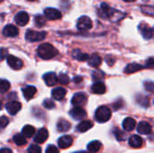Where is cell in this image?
I'll use <instances>...</instances> for the list:
<instances>
[{
	"instance_id": "1",
	"label": "cell",
	"mask_w": 154,
	"mask_h": 153,
	"mask_svg": "<svg viewBox=\"0 0 154 153\" xmlns=\"http://www.w3.org/2000/svg\"><path fill=\"white\" fill-rule=\"evenodd\" d=\"M98 14L100 17L105 18V19H108L110 21H118L125 15V14L121 13L120 11H117L116 9L111 8L106 3L101 4V6L98 10Z\"/></svg>"
},
{
	"instance_id": "2",
	"label": "cell",
	"mask_w": 154,
	"mask_h": 153,
	"mask_svg": "<svg viewBox=\"0 0 154 153\" xmlns=\"http://www.w3.org/2000/svg\"><path fill=\"white\" fill-rule=\"evenodd\" d=\"M37 53L42 60H51L58 54V50L50 43H42L38 47Z\"/></svg>"
},
{
	"instance_id": "3",
	"label": "cell",
	"mask_w": 154,
	"mask_h": 153,
	"mask_svg": "<svg viewBox=\"0 0 154 153\" xmlns=\"http://www.w3.org/2000/svg\"><path fill=\"white\" fill-rule=\"evenodd\" d=\"M111 116H112L111 110L107 106H99L97 109L96 114H95L96 120L98 123H106V122L109 121Z\"/></svg>"
},
{
	"instance_id": "4",
	"label": "cell",
	"mask_w": 154,
	"mask_h": 153,
	"mask_svg": "<svg viewBox=\"0 0 154 153\" xmlns=\"http://www.w3.org/2000/svg\"><path fill=\"white\" fill-rule=\"evenodd\" d=\"M46 37L45 32H36L32 30H28L25 33V38L29 41H42Z\"/></svg>"
},
{
	"instance_id": "5",
	"label": "cell",
	"mask_w": 154,
	"mask_h": 153,
	"mask_svg": "<svg viewBox=\"0 0 154 153\" xmlns=\"http://www.w3.org/2000/svg\"><path fill=\"white\" fill-rule=\"evenodd\" d=\"M77 27L80 31H88L92 28V21L88 16L83 15L79 18L77 23Z\"/></svg>"
},
{
	"instance_id": "6",
	"label": "cell",
	"mask_w": 154,
	"mask_h": 153,
	"mask_svg": "<svg viewBox=\"0 0 154 153\" xmlns=\"http://www.w3.org/2000/svg\"><path fill=\"white\" fill-rule=\"evenodd\" d=\"M6 60H7V64L9 65V67L14 70H19L23 66V61L19 58H17L14 55H8L6 57Z\"/></svg>"
},
{
	"instance_id": "7",
	"label": "cell",
	"mask_w": 154,
	"mask_h": 153,
	"mask_svg": "<svg viewBox=\"0 0 154 153\" xmlns=\"http://www.w3.org/2000/svg\"><path fill=\"white\" fill-rule=\"evenodd\" d=\"M44 17L48 20H59L61 18V13L55 8H46L44 10Z\"/></svg>"
},
{
	"instance_id": "8",
	"label": "cell",
	"mask_w": 154,
	"mask_h": 153,
	"mask_svg": "<svg viewBox=\"0 0 154 153\" xmlns=\"http://www.w3.org/2000/svg\"><path fill=\"white\" fill-rule=\"evenodd\" d=\"M70 116L75 120H82L87 116L86 111L81 106H75L69 111Z\"/></svg>"
},
{
	"instance_id": "9",
	"label": "cell",
	"mask_w": 154,
	"mask_h": 153,
	"mask_svg": "<svg viewBox=\"0 0 154 153\" xmlns=\"http://www.w3.org/2000/svg\"><path fill=\"white\" fill-rule=\"evenodd\" d=\"M87 96L84 93H77L71 99V104L75 106H82L87 103Z\"/></svg>"
},
{
	"instance_id": "10",
	"label": "cell",
	"mask_w": 154,
	"mask_h": 153,
	"mask_svg": "<svg viewBox=\"0 0 154 153\" xmlns=\"http://www.w3.org/2000/svg\"><path fill=\"white\" fill-rule=\"evenodd\" d=\"M5 108H6V111L11 115H14L21 110L22 105H21V103H19L17 101H11V102H8L6 104Z\"/></svg>"
},
{
	"instance_id": "11",
	"label": "cell",
	"mask_w": 154,
	"mask_h": 153,
	"mask_svg": "<svg viewBox=\"0 0 154 153\" xmlns=\"http://www.w3.org/2000/svg\"><path fill=\"white\" fill-rule=\"evenodd\" d=\"M15 23L20 26H24L29 22V15L26 12H19L14 16Z\"/></svg>"
},
{
	"instance_id": "12",
	"label": "cell",
	"mask_w": 154,
	"mask_h": 153,
	"mask_svg": "<svg viewBox=\"0 0 154 153\" xmlns=\"http://www.w3.org/2000/svg\"><path fill=\"white\" fill-rule=\"evenodd\" d=\"M18 33L19 32L17 27L13 24H7L3 29V34L6 37H15L18 35Z\"/></svg>"
},
{
	"instance_id": "13",
	"label": "cell",
	"mask_w": 154,
	"mask_h": 153,
	"mask_svg": "<svg viewBox=\"0 0 154 153\" xmlns=\"http://www.w3.org/2000/svg\"><path fill=\"white\" fill-rule=\"evenodd\" d=\"M42 78H43L45 84L49 87H52L58 82V77L53 72H48V73L44 74Z\"/></svg>"
},
{
	"instance_id": "14",
	"label": "cell",
	"mask_w": 154,
	"mask_h": 153,
	"mask_svg": "<svg viewBox=\"0 0 154 153\" xmlns=\"http://www.w3.org/2000/svg\"><path fill=\"white\" fill-rule=\"evenodd\" d=\"M59 147L60 149H68L69 148L72 143H73V139L71 136H69V135H65V136H62L59 139Z\"/></svg>"
},
{
	"instance_id": "15",
	"label": "cell",
	"mask_w": 154,
	"mask_h": 153,
	"mask_svg": "<svg viewBox=\"0 0 154 153\" xmlns=\"http://www.w3.org/2000/svg\"><path fill=\"white\" fill-rule=\"evenodd\" d=\"M48 137H49V133H48L47 129L42 128L39 130L38 133L34 137V142L36 143H43L48 139Z\"/></svg>"
},
{
	"instance_id": "16",
	"label": "cell",
	"mask_w": 154,
	"mask_h": 153,
	"mask_svg": "<svg viewBox=\"0 0 154 153\" xmlns=\"http://www.w3.org/2000/svg\"><path fill=\"white\" fill-rule=\"evenodd\" d=\"M36 92H37V89L33 86H26L25 87L23 88V95L26 100L32 99L36 94Z\"/></svg>"
},
{
	"instance_id": "17",
	"label": "cell",
	"mask_w": 154,
	"mask_h": 153,
	"mask_svg": "<svg viewBox=\"0 0 154 153\" xmlns=\"http://www.w3.org/2000/svg\"><path fill=\"white\" fill-rule=\"evenodd\" d=\"M139 28H140L142 35L143 36L144 39L150 40V39L152 38V36H153V29L151 26L146 25V24H142Z\"/></svg>"
},
{
	"instance_id": "18",
	"label": "cell",
	"mask_w": 154,
	"mask_h": 153,
	"mask_svg": "<svg viewBox=\"0 0 154 153\" xmlns=\"http://www.w3.org/2000/svg\"><path fill=\"white\" fill-rule=\"evenodd\" d=\"M137 132L140 133V134H149L152 133V126L149 123L147 122H141L139 124H138V127H137Z\"/></svg>"
},
{
	"instance_id": "19",
	"label": "cell",
	"mask_w": 154,
	"mask_h": 153,
	"mask_svg": "<svg viewBox=\"0 0 154 153\" xmlns=\"http://www.w3.org/2000/svg\"><path fill=\"white\" fill-rule=\"evenodd\" d=\"M66 89L63 87H56L51 91V96L55 100H62L66 96Z\"/></svg>"
},
{
	"instance_id": "20",
	"label": "cell",
	"mask_w": 154,
	"mask_h": 153,
	"mask_svg": "<svg viewBox=\"0 0 154 153\" xmlns=\"http://www.w3.org/2000/svg\"><path fill=\"white\" fill-rule=\"evenodd\" d=\"M136 125V122L134 119L131 118V117H127L124 120L123 122V128L126 131V132H131L135 128Z\"/></svg>"
},
{
	"instance_id": "21",
	"label": "cell",
	"mask_w": 154,
	"mask_h": 153,
	"mask_svg": "<svg viewBox=\"0 0 154 153\" xmlns=\"http://www.w3.org/2000/svg\"><path fill=\"white\" fill-rule=\"evenodd\" d=\"M106 85L102 82H97L91 87V91L97 95H102L106 92Z\"/></svg>"
},
{
	"instance_id": "22",
	"label": "cell",
	"mask_w": 154,
	"mask_h": 153,
	"mask_svg": "<svg viewBox=\"0 0 154 153\" xmlns=\"http://www.w3.org/2000/svg\"><path fill=\"white\" fill-rule=\"evenodd\" d=\"M129 145L133 148H141L143 146V139L138 135H133L129 139Z\"/></svg>"
},
{
	"instance_id": "23",
	"label": "cell",
	"mask_w": 154,
	"mask_h": 153,
	"mask_svg": "<svg viewBox=\"0 0 154 153\" xmlns=\"http://www.w3.org/2000/svg\"><path fill=\"white\" fill-rule=\"evenodd\" d=\"M93 127V123L91 121L86 120V121H82L78 126H77V130L79 133H85L87 131H88L90 128Z\"/></svg>"
},
{
	"instance_id": "24",
	"label": "cell",
	"mask_w": 154,
	"mask_h": 153,
	"mask_svg": "<svg viewBox=\"0 0 154 153\" xmlns=\"http://www.w3.org/2000/svg\"><path fill=\"white\" fill-rule=\"evenodd\" d=\"M144 67L142 66L141 64H138V63H131V64H128L127 67L125 68V72L127 73V74H131V73H134L136 71H139L141 69H143Z\"/></svg>"
},
{
	"instance_id": "25",
	"label": "cell",
	"mask_w": 154,
	"mask_h": 153,
	"mask_svg": "<svg viewBox=\"0 0 154 153\" xmlns=\"http://www.w3.org/2000/svg\"><path fill=\"white\" fill-rule=\"evenodd\" d=\"M88 64H89V66L94 67V68L98 67V66L101 64V62H102L101 57H100L99 55H97V54H93L92 56L88 57Z\"/></svg>"
},
{
	"instance_id": "26",
	"label": "cell",
	"mask_w": 154,
	"mask_h": 153,
	"mask_svg": "<svg viewBox=\"0 0 154 153\" xmlns=\"http://www.w3.org/2000/svg\"><path fill=\"white\" fill-rule=\"evenodd\" d=\"M70 124L66 121V120H60L57 124V129L59 132H61V133H64V132H67L70 129Z\"/></svg>"
},
{
	"instance_id": "27",
	"label": "cell",
	"mask_w": 154,
	"mask_h": 153,
	"mask_svg": "<svg viewBox=\"0 0 154 153\" xmlns=\"http://www.w3.org/2000/svg\"><path fill=\"white\" fill-rule=\"evenodd\" d=\"M22 133L24 137L26 138H31L32 136H33V134L35 133V129L33 126L32 125H25L23 130H22Z\"/></svg>"
},
{
	"instance_id": "28",
	"label": "cell",
	"mask_w": 154,
	"mask_h": 153,
	"mask_svg": "<svg viewBox=\"0 0 154 153\" xmlns=\"http://www.w3.org/2000/svg\"><path fill=\"white\" fill-rule=\"evenodd\" d=\"M102 144L100 142L98 141H93L91 142L88 145V150L89 152H97L100 148H101Z\"/></svg>"
},
{
	"instance_id": "29",
	"label": "cell",
	"mask_w": 154,
	"mask_h": 153,
	"mask_svg": "<svg viewBox=\"0 0 154 153\" xmlns=\"http://www.w3.org/2000/svg\"><path fill=\"white\" fill-rule=\"evenodd\" d=\"M73 58L76 59L77 60H79V61H85L88 59V55L86 54V53H83L82 51H80L79 50H75L73 51Z\"/></svg>"
},
{
	"instance_id": "30",
	"label": "cell",
	"mask_w": 154,
	"mask_h": 153,
	"mask_svg": "<svg viewBox=\"0 0 154 153\" xmlns=\"http://www.w3.org/2000/svg\"><path fill=\"white\" fill-rule=\"evenodd\" d=\"M13 141L14 142V143L17 146H23V145H24L26 143V140H25L24 136L23 134H20V133L15 134L13 137Z\"/></svg>"
},
{
	"instance_id": "31",
	"label": "cell",
	"mask_w": 154,
	"mask_h": 153,
	"mask_svg": "<svg viewBox=\"0 0 154 153\" xmlns=\"http://www.w3.org/2000/svg\"><path fill=\"white\" fill-rule=\"evenodd\" d=\"M10 88V83L5 79H0V93H5Z\"/></svg>"
},
{
	"instance_id": "32",
	"label": "cell",
	"mask_w": 154,
	"mask_h": 153,
	"mask_svg": "<svg viewBox=\"0 0 154 153\" xmlns=\"http://www.w3.org/2000/svg\"><path fill=\"white\" fill-rule=\"evenodd\" d=\"M34 23H35V25L37 27H42L46 23L45 17L41 15V14H37L34 18Z\"/></svg>"
},
{
	"instance_id": "33",
	"label": "cell",
	"mask_w": 154,
	"mask_h": 153,
	"mask_svg": "<svg viewBox=\"0 0 154 153\" xmlns=\"http://www.w3.org/2000/svg\"><path fill=\"white\" fill-rule=\"evenodd\" d=\"M58 81L62 85H67L69 83V78L67 74L61 73V74H60V76L58 78Z\"/></svg>"
},
{
	"instance_id": "34",
	"label": "cell",
	"mask_w": 154,
	"mask_h": 153,
	"mask_svg": "<svg viewBox=\"0 0 154 153\" xmlns=\"http://www.w3.org/2000/svg\"><path fill=\"white\" fill-rule=\"evenodd\" d=\"M28 153H42V149L40 146L38 145H32L29 147L28 151H27Z\"/></svg>"
},
{
	"instance_id": "35",
	"label": "cell",
	"mask_w": 154,
	"mask_h": 153,
	"mask_svg": "<svg viewBox=\"0 0 154 153\" xmlns=\"http://www.w3.org/2000/svg\"><path fill=\"white\" fill-rule=\"evenodd\" d=\"M43 106H44L45 108H47V109H52V108L55 107V104H54V102H53L52 100H51V99H46V100H44V102H43Z\"/></svg>"
},
{
	"instance_id": "36",
	"label": "cell",
	"mask_w": 154,
	"mask_h": 153,
	"mask_svg": "<svg viewBox=\"0 0 154 153\" xmlns=\"http://www.w3.org/2000/svg\"><path fill=\"white\" fill-rule=\"evenodd\" d=\"M9 120L6 116H1L0 117V128H5L8 125Z\"/></svg>"
},
{
	"instance_id": "37",
	"label": "cell",
	"mask_w": 154,
	"mask_h": 153,
	"mask_svg": "<svg viewBox=\"0 0 154 153\" xmlns=\"http://www.w3.org/2000/svg\"><path fill=\"white\" fill-rule=\"evenodd\" d=\"M92 77L94 80H101L104 78V75L101 71H94L92 74Z\"/></svg>"
},
{
	"instance_id": "38",
	"label": "cell",
	"mask_w": 154,
	"mask_h": 153,
	"mask_svg": "<svg viewBox=\"0 0 154 153\" xmlns=\"http://www.w3.org/2000/svg\"><path fill=\"white\" fill-rule=\"evenodd\" d=\"M46 153H60L59 149H57L53 145H49L46 149Z\"/></svg>"
},
{
	"instance_id": "39",
	"label": "cell",
	"mask_w": 154,
	"mask_h": 153,
	"mask_svg": "<svg viewBox=\"0 0 154 153\" xmlns=\"http://www.w3.org/2000/svg\"><path fill=\"white\" fill-rule=\"evenodd\" d=\"M8 56V52H7V50L5 49V48H0V60L5 59L6 57Z\"/></svg>"
},
{
	"instance_id": "40",
	"label": "cell",
	"mask_w": 154,
	"mask_h": 153,
	"mask_svg": "<svg viewBox=\"0 0 154 153\" xmlns=\"http://www.w3.org/2000/svg\"><path fill=\"white\" fill-rule=\"evenodd\" d=\"M144 86H145V88H146L147 90H149V91H151V92L153 91V82H152V81H147V82L144 83Z\"/></svg>"
},
{
	"instance_id": "41",
	"label": "cell",
	"mask_w": 154,
	"mask_h": 153,
	"mask_svg": "<svg viewBox=\"0 0 154 153\" xmlns=\"http://www.w3.org/2000/svg\"><path fill=\"white\" fill-rule=\"evenodd\" d=\"M154 66V61H153V58H150L148 60V62L146 63V67L147 68H150V69H152Z\"/></svg>"
},
{
	"instance_id": "42",
	"label": "cell",
	"mask_w": 154,
	"mask_h": 153,
	"mask_svg": "<svg viewBox=\"0 0 154 153\" xmlns=\"http://www.w3.org/2000/svg\"><path fill=\"white\" fill-rule=\"evenodd\" d=\"M0 153H13V151L8 148H3L0 149Z\"/></svg>"
},
{
	"instance_id": "43",
	"label": "cell",
	"mask_w": 154,
	"mask_h": 153,
	"mask_svg": "<svg viewBox=\"0 0 154 153\" xmlns=\"http://www.w3.org/2000/svg\"><path fill=\"white\" fill-rule=\"evenodd\" d=\"M82 79H83V78H82V77H76V78H74V82H76V83H79Z\"/></svg>"
},
{
	"instance_id": "44",
	"label": "cell",
	"mask_w": 154,
	"mask_h": 153,
	"mask_svg": "<svg viewBox=\"0 0 154 153\" xmlns=\"http://www.w3.org/2000/svg\"><path fill=\"white\" fill-rule=\"evenodd\" d=\"M2 108H3V103H2V102L0 101V110H1Z\"/></svg>"
},
{
	"instance_id": "45",
	"label": "cell",
	"mask_w": 154,
	"mask_h": 153,
	"mask_svg": "<svg viewBox=\"0 0 154 153\" xmlns=\"http://www.w3.org/2000/svg\"><path fill=\"white\" fill-rule=\"evenodd\" d=\"M124 1H125V2H134L135 0H124Z\"/></svg>"
},
{
	"instance_id": "46",
	"label": "cell",
	"mask_w": 154,
	"mask_h": 153,
	"mask_svg": "<svg viewBox=\"0 0 154 153\" xmlns=\"http://www.w3.org/2000/svg\"><path fill=\"white\" fill-rule=\"evenodd\" d=\"M27 1H31V2H32V1H36V0H27Z\"/></svg>"
},
{
	"instance_id": "47",
	"label": "cell",
	"mask_w": 154,
	"mask_h": 153,
	"mask_svg": "<svg viewBox=\"0 0 154 153\" xmlns=\"http://www.w3.org/2000/svg\"><path fill=\"white\" fill-rule=\"evenodd\" d=\"M80 153H92V152H89V151H88V152H80Z\"/></svg>"
},
{
	"instance_id": "48",
	"label": "cell",
	"mask_w": 154,
	"mask_h": 153,
	"mask_svg": "<svg viewBox=\"0 0 154 153\" xmlns=\"http://www.w3.org/2000/svg\"><path fill=\"white\" fill-rule=\"evenodd\" d=\"M3 1H4V0H0V3H1V2H3Z\"/></svg>"
},
{
	"instance_id": "49",
	"label": "cell",
	"mask_w": 154,
	"mask_h": 153,
	"mask_svg": "<svg viewBox=\"0 0 154 153\" xmlns=\"http://www.w3.org/2000/svg\"><path fill=\"white\" fill-rule=\"evenodd\" d=\"M79 153H80V152H79Z\"/></svg>"
}]
</instances>
